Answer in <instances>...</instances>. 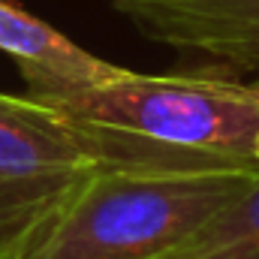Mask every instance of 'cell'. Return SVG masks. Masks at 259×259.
I'll list each match as a JSON object with an SVG mask.
<instances>
[{"mask_svg": "<svg viewBox=\"0 0 259 259\" xmlns=\"http://www.w3.org/2000/svg\"><path fill=\"white\" fill-rule=\"evenodd\" d=\"M33 100L69 118L106 163H256L259 81L238 75H145L118 66L100 81L46 91Z\"/></svg>", "mask_w": 259, "mask_h": 259, "instance_id": "1", "label": "cell"}, {"mask_svg": "<svg viewBox=\"0 0 259 259\" xmlns=\"http://www.w3.org/2000/svg\"><path fill=\"white\" fill-rule=\"evenodd\" d=\"M259 181V163H106L12 259H163Z\"/></svg>", "mask_w": 259, "mask_h": 259, "instance_id": "2", "label": "cell"}, {"mask_svg": "<svg viewBox=\"0 0 259 259\" xmlns=\"http://www.w3.org/2000/svg\"><path fill=\"white\" fill-rule=\"evenodd\" d=\"M106 160L58 109L0 94V259L21 244Z\"/></svg>", "mask_w": 259, "mask_h": 259, "instance_id": "3", "label": "cell"}, {"mask_svg": "<svg viewBox=\"0 0 259 259\" xmlns=\"http://www.w3.org/2000/svg\"><path fill=\"white\" fill-rule=\"evenodd\" d=\"M151 42L184 58L259 72V0H112Z\"/></svg>", "mask_w": 259, "mask_h": 259, "instance_id": "4", "label": "cell"}, {"mask_svg": "<svg viewBox=\"0 0 259 259\" xmlns=\"http://www.w3.org/2000/svg\"><path fill=\"white\" fill-rule=\"evenodd\" d=\"M0 52L18 64L30 97L58 88L91 84L118 69L9 0H0Z\"/></svg>", "mask_w": 259, "mask_h": 259, "instance_id": "5", "label": "cell"}, {"mask_svg": "<svg viewBox=\"0 0 259 259\" xmlns=\"http://www.w3.org/2000/svg\"><path fill=\"white\" fill-rule=\"evenodd\" d=\"M163 259H259V181Z\"/></svg>", "mask_w": 259, "mask_h": 259, "instance_id": "6", "label": "cell"}, {"mask_svg": "<svg viewBox=\"0 0 259 259\" xmlns=\"http://www.w3.org/2000/svg\"><path fill=\"white\" fill-rule=\"evenodd\" d=\"M253 160L259 163V133H256V139H253Z\"/></svg>", "mask_w": 259, "mask_h": 259, "instance_id": "7", "label": "cell"}]
</instances>
